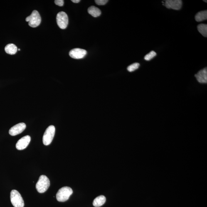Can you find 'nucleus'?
<instances>
[{"label": "nucleus", "mask_w": 207, "mask_h": 207, "mask_svg": "<svg viewBox=\"0 0 207 207\" xmlns=\"http://www.w3.org/2000/svg\"><path fill=\"white\" fill-rule=\"evenodd\" d=\"M195 76L200 83L206 84L207 83V68L206 67L200 71L197 74L195 75Z\"/></svg>", "instance_id": "obj_11"}, {"label": "nucleus", "mask_w": 207, "mask_h": 207, "mask_svg": "<svg viewBox=\"0 0 207 207\" xmlns=\"http://www.w3.org/2000/svg\"><path fill=\"white\" fill-rule=\"evenodd\" d=\"M96 4L98 5H104L108 2L107 0H96L95 1Z\"/></svg>", "instance_id": "obj_19"}, {"label": "nucleus", "mask_w": 207, "mask_h": 207, "mask_svg": "<svg viewBox=\"0 0 207 207\" xmlns=\"http://www.w3.org/2000/svg\"><path fill=\"white\" fill-rule=\"evenodd\" d=\"M89 14L91 15L93 17H96L100 16L101 12V10L95 6H92L89 7L87 10Z\"/></svg>", "instance_id": "obj_14"}, {"label": "nucleus", "mask_w": 207, "mask_h": 207, "mask_svg": "<svg viewBox=\"0 0 207 207\" xmlns=\"http://www.w3.org/2000/svg\"><path fill=\"white\" fill-rule=\"evenodd\" d=\"M26 124L24 123H20L11 127L9 131V134L12 136H15L21 134L26 129Z\"/></svg>", "instance_id": "obj_9"}, {"label": "nucleus", "mask_w": 207, "mask_h": 207, "mask_svg": "<svg viewBox=\"0 0 207 207\" xmlns=\"http://www.w3.org/2000/svg\"><path fill=\"white\" fill-rule=\"evenodd\" d=\"M11 201L14 207H23L24 203L21 195L17 190H13L11 193Z\"/></svg>", "instance_id": "obj_3"}, {"label": "nucleus", "mask_w": 207, "mask_h": 207, "mask_svg": "<svg viewBox=\"0 0 207 207\" xmlns=\"http://www.w3.org/2000/svg\"><path fill=\"white\" fill-rule=\"evenodd\" d=\"M86 54V50L79 48H74L69 52L70 57L76 59H80L83 58Z\"/></svg>", "instance_id": "obj_7"}, {"label": "nucleus", "mask_w": 207, "mask_h": 207, "mask_svg": "<svg viewBox=\"0 0 207 207\" xmlns=\"http://www.w3.org/2000/svg\"><path fill=\"white\" fill-rule=\"evenodd\" d=\"M30 140H31V137L29 136H25L22 137L17 143L16 149L18 150H22L26 149L29 145Z\"/></svg>", "instance_id": "obj_10"}, {"label": "nucleus", "mask_w": 207, "mask_h": 207, "mask_svg": "<svg viewBox=\"0 0 207 207\" xmlns=\"http://www.w3.org/2000/svg\"><path fill=\"white\" fill-rule=\"evenodd\" d=\"M73 193V190L71 188L68 186L63 187L60 188L57 193V201L62 202L67 201Z\"/></svg>", "instance_id": "obj_1"}, {"label": "nucleus", "mask_w": 207, "mask_h": 207, "mask_svg": "<svg viewBox=\"0 0 207 207\" xmlns=\"http://www.w3.org/2000/svg\"><path fill=\"white\" fill-rule=\"evenodd\" d=\"M205 1V2H207V1Z\"/></svg>", "instance_id": "obj_23"}, {"label": "nucleus", "mask_w": 207, "mask_h": 207, "mask_svg": "<svg viewBox=\"0 0 207 207\" xmlns=\"http://www.w3.org/2000/svg\"><path fill=\"white\" fill-rule=\"evenodd\" d=\"M57 22L60 28L62 29H65L68 23V18L67 13L64 12H59L57 16Z\"/></svg>", "instance_id": "obj_6"}, {"label": "nucleus", "mask_w": 207, "mask_h": 207, "mask_svg": "<svg viewBox=\"0 0 207 207\" xmlns=\"http://www.w3.org/2000/svg\"><path fill=\"white\" fill-rule=\"evenodd\" d=\"M164 5L167 9L179 10L181 7L182 1L181 0H167Z\"/></svg>", "instance_id": "obj_8"}, {"label": "nucleus", "mask_w": 207, "mask_h": 207, "mask_svg": "<svg viewBox=\"0 0 207 207\" xmlns=\"http://www.w3.org/2000/svg\"><path fill=\"white\" fill-rule=\"evenodd\" d=\"M18 51H20V50H21V49H18Z\"/></svg>", "instance_id": "obj_22"}, {"label": "nucleus", "mask_w": 207, "mask_h": 207, "mask_svg": "<svg viewBox=\"0 0 207 207\" xmlns=\"http://www.w3.org/2000/svg\"><path fill=\"white\" fill-rule=\"evenodd\" d=\"M55 132L54 126H50L47 129L43 137V142L44 145H48L51 144L54 137Z\"/></svg>", "instance_id": "obj_5"}, {"label": "nucleus", "mask_w": 207, "mask_h": 207, "mask_svg": "<svg viewBox=\"0 0 207 207\" xmlns=\"http://www.w3.org/2000/svg\"><path fill=\"white\" fill-rule=\"evenodd\" d=\"M50 186L49 179L46 176L42 175L40 176L39 180L37 183L36 188L38 192L42 193L46 191Z\"/></svg>", "instance_id": "obj_2"}, {"label": "nucleus", "mask_w": 207, "mask_h": 207, "mask_svg": "<svg viewBox=\"0 0 207 207\" xmlns=\"http://www.w3.org/2000/svg\"><path fill=\"white\" fill-rule=\"evenodd\" d=\"M6 53L10 55H14L17 51V48L16 45L13 44H9L6 45L5 48Z\"/></svg>", "instance_id": "obj_13"}, {"label": "nucleus", "mask_w": 207, "mask_h": 207, "mask_svg": "<svg viewBox=\"0 0 207 207\" xmlns=\"http://www.w3.org/2000/svg\"><path fill=\"white\" fill-rule=\"evenodd\" d=\"M199 32L204 37H207V25L205 24H200L197 27Z\"/></svg>", "instance_id": "obj_16"}, {"label": "nucleus", "mask_w": 207, "mask_h": 207, "mask_svg": "<svg viewBox=\"0 0 207 207\" xmlns=\"http://www.w3.org/2000/svg\"><path fill=\"white\" fill-rule=\"evenodd\" d=\"M71 1L74 3H78L80 2V0H72Z\"/></svg>", "instance_id": "obj_21"}, {"label": "nucleus", "mask_w": 207, "mask_h": 207, "mask_svg": "<svg viewBox=\"0 0 207 207\" xmlns=\"http://www.w3.org/2000/svg\"><path fill=\"white\" fill-rule=\"evenodd\" d=\"M26 21L28 22V25L35 28L39 26L41 22V18L39 13L36 10L32 12V14L26 18Z\"/></svg>", "instance_id": "obj_4"}, {"label": "nucleus", "mask_w": 207, "mask_h": 207, "mask_svg": "<svg viewBox=\"0 0 207 207\" xmlns=\"http://www.w3.org/2000/svg\"><path fill=\"white\" fill-rule=\"evenodd\" d=\"M195 20L197 22H200L207 19V11H201L198 12L195 17Z\"/></svg>", "instance_id": "obj_15"}, {"label": "nucleus", "mask_w": 207, "mask_h": 207, "mask_svg": "<svg viewBox=\"0 0 207 207\" xmlns=\"http://www.w3.org/2000/svg\"><path fill=\"white\" fill-rule=\"evenodd\" d=\"M106 201V198L103 195H101L94 200L93 202V205L96 207H99L102 206Z\"/></svg>", "instance_id": "obj_12"}, {"label": "nucleus", "mask_w": 207, "mask_h": 207, "mask_svg": "<svg viewBox=\"0 0 207 207\" xmlns=\"http://www.w3.org/2000/svg\"><path fill=\"white\" fill-rule=\"evenodd\" d=\"M156 55V53L155 52L151 51L149 53L146 55L144 57V59L146 61H150L154 58Z\"/></svg>", "instance_id": "obj_18"}, {"label": "nucleus", "mask_w": 207, "mask_h": 207, "mask_svg": "<svg viewBox=\"0 0 207 207\" xmlns=\"http://www.w3.org/2000/svg\"><path fill=\"white\" fill-rule=\"evenodd\" d=\"M55 4L59 6H63L64 4V1L63 0H55Z\"/></svg>", "instance_id": "obj_20"}, {"label": "nucleus", "mask_w": 207, "mask_h": 207, "mask_svg": "<svg viewBox=\"0 0 207 207\" xmlns=\"http://www.w3.org/2000/svg\"><path fill=\"white\" fill-rule=\"evenodd\" d=\"M140 67V64L137 63H134L132 64L129 66L127 67V70L129 72H132L134 71L137 70Z\"/></svg>", "instance_id": "obj_17"}]
</instances>
